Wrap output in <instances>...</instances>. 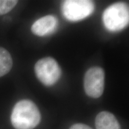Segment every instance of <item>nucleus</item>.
<instances>
[{
  "label": "nucleus",
  "instance_id": "obj_4",
  "mask_svg": "<svg viewBox=\"0 0 129 129\" xmlns=\"http://www.w3.org/2000/svg\"><path fill=\"white\" fill-rule=\"evenodd\" d=\"M93 1L88 0H67L62 5V10L66 19L77 22L86 18L94 11Z\"/></svg>",
  "mask_w": 129,
  "mask_h": 129
},
{
  "label": "nucleus",
  "instance_id": "obj_6",
  "mask_svg": "<svg viewBox=\"0 0 129 129\" xmlns=\"http://www.w3.org/2000/svg\"><path fill=\"white\" fill-rule=\"evenodd\" d=\"M58 20L56 17L48 15L41 17L35 21L31 27L34 34L39 37H44L52 34L56 30Z\"/></svg>",
  "mask_w": 129,
  "mask_h": 129
},
{
  "label": "nucleus",
  "instance_id": "obj_5",
  "mask_svg": "<svg viewBox=\"0 0 129 129\" xmlns=\"http://www.w3.org/2000/svg\"><path fill=\"white\" fill-rule=\"evenodd\" d=\"M104 81L105 73L102 68L94 67L88 69L84 79L85 93L93 98L101 97L104 90Z\"/></svg>",
  "mask_w": 129,
  "mask_h": 129
},
{
  "label": "nucleus",
  "instance_id": "obj_1",
  "mask_svg": "<svg viewBox=\"0 0 129 129\" xmlns=\"http://www.w3.org/2000/svg\"><path fill=\"white\" fill-rule=\"evenodd\" d=\"M41 114L37 106L30 100L23 99L15 105L11 121L16 129H33L39 124Z\"/></svg>",
  "mask_w": 129,
  "mask_h": 129
},
{
  "label": "nucleus",
  "instance_id": "obj_7",
  "mask_svg": "<svg viewBox=\"0 0 129 129\" xmlns=\"http://www.w3.org/2000/svg\"><path fill=\"white\" fill-rule=\"evenodd\" d=\"M95 125L97 129H121L117 118L112 113L103 111L96 116Z\"/></svg>",
  "mask_w": 129,
  "mask_h": 129
},
{
  "label": "nucleus",
  "instance_id": "obj_2",
  "mask_svg": "<svg viewBox=\"0 0 129 129\" xmlns=\"http://www.w3.org/2000/svg\"><path fill=\"white\" fill-rule=\"evenodd\" d=\"M102 20L105 28L111 32L124 29L129 22V9L126 3H114L104 12Z\"/></svg>",
  "mask_w": 129,
  "mask_h": 129
},
{
  "label": "nucleus",
  "instance_id": "obj_10",
  "mask_svg": "<svg viewBox=\"0 0 129 129\" xmlns=\"http://www.w3.org/2000/svg\"><path fill=\"white\" fill-rule=\"evenodd\" d=\"M69 129H92L91 127L88 126V125L84 124L81 123H77L75 124L72 125Z\"/></svg>",
  "mask_w": 129,
  "mask_h": 129
},
{
  "label": "nucleus",
  "instance_id": "obj_3",
  "mask_svg": "<svg viewBox=\"0 0 129 129\" xmlns=\"http://www.w3.org/2000/svg\"><path fill=\"white\" fill-rule=\"evenodd\" d=\"M36 76L43 84L51 86L60 78L61 69L56 60L50 57L39 60L35 65Z\"/></svg>",
  "mask_w": 129,
  "mask_h": 129
},
{
  "label": "nucleus",
  "instance_id": "obj_8",
  "mask_svg": "<svg viewBox=\"0 0 129 129\" xmlns=\"http://www.w3.org/2000/svg\"><path fill=\"white\" fill-rule=\"evenodd\" d=\"M13 66L12 56L9 51L0 47V77L9 73Z\"/></svg>",
  "mask_w": 129,
  "mask_h": 129
},
{
  "label": "nucleus",
  "instance_id": "obj_9",
  "mask_svg": "<svg viewBox=\"0 0 129 129\" xmlns=\"http://www.w3.org/2000/svg\"><path fill=\"white\" fill-rule=\"evenodd\" d=\"M18 1L16 0H0V15L10 12Z\"/></svg>",
  "mask_w": 129,
  "mask_h": 129
}]
</instances>
